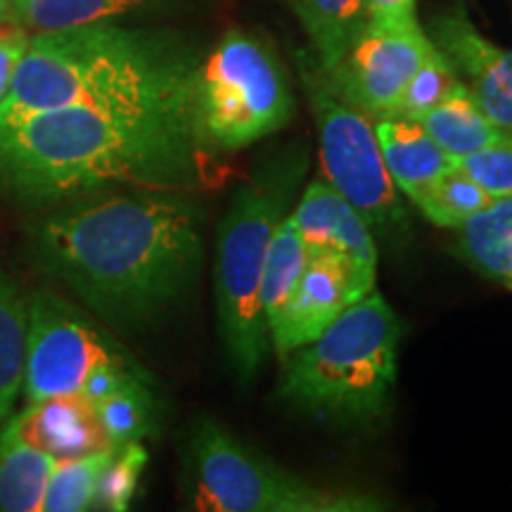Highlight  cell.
I'll use <instances>...</instances> for the list:
<instances>
[{
	"instance_id": "1",
	"label": "cell",
	"mask_w": 512,
	"mask_h": 512,
	"mask_svg": "<svg viewBox=\"0 0 512 512\" xmlns=\"http://www.w3.org/2000/svg\"><path fill=\"white\" fill-rule=\"evenodd\" d=\"M204 219L190 190L98 192L50 209L31 235V254L93 316L136 330L197 283Z\"/></svg>"
},
{
	"instance_id": "2",
	"label": "cell",
	"mask_w": 512,
	"mask_h": 512,
	"mask_svg": "<svg viewBox=\"0 0 512 512\" xmlns=\"http://www.w3.org/2000/svg\"><path fill=\"white\" fill-rule=\"evenodd\" d=\"M211 159L190 105L62 107L0 133V185L38 209L114 188L195 192L211 181Z\"/></svg>"
},
{
	"instance_id": "3",
	"label": "cell",
	"mask_w": 512,
	"mask_h": 512,
	"mask_svg": "<svg viewBox=\"0 0 512 512\" xmlns=\"http://www.w3.org/2000/svg\"><path fill=\"white\" fill-rule=\"evenodd\" d=\"M200 48L183 34L124 22L38 31L29 36L8 98L0 102V133L31 114L62 107L190 105Z\"/></svg>"
},
{
	"instance_id": "4",
	"label": "cell",
	"mask_w": 512,
	"mask_h": 512,
	"mask_svg": "<svg viewBox=\"0 0 512 512\" xmlns=\"http://www.w3.org/2000/svg\"><path fill=\"white\" fill-rule=\"evenodd\" d=\"M401 335L396 311L370 290L313 342L280 361V399L339 425H380L392 411Z\"/></svg>"
},
{
	"instance_id": "5",
	"label": "cell",
	"mask_w": 512,
	"mask_h": 512,
	"mask_svg": "<svg viewBox=\"0 0 512 512\" xmlns=\"http://www.w3.org/2000/svg\"><path fill=\"white\" fill-rule=\"evenodd\" d=\"M304 174L302 150L266 159L235 190L216 226V320L230 366L242 380H252L271 351L261 306V275L275 228L290 214L294 190Z\"/></svg>"
},
{
	"instance_id": "6",
	"label": "cell",
	"mask_w": 512,
	"mask_h": 512,
	"mask_svg": "<svg viewBox=\"0 0 512 512\" xmlns=\"http://www.w3.org/2000/svg\"><path fill=\"white\" fill-rule=\"evenodd\" d=\"M297 114L290 79L264 38L230 29L197 64L190 119L211 155L240 152L292 124Z\"/></svg>"
},
{
	"instance_id": "7",
	"label": "cell",
	"mask_w": 512,
	"mask_h": 512,
	"mask_svg": "<svg viewBox=\"0 0 512 512\" xmlns=\"http://www.w3.org/2000/svg\"><path fill=\"white\" fill-rule=\"evenodd\" d=\"M183 498L200 512H375L380 498L332 491L294 475L204 418L183 453Z\"/></svg>"
},
{
	"instance_id": "8",
	"label": "cell",
	"mask_w": 512,
	"mask_h": 512,
	"mask_svg": "<svg viewBox=\"0 0 512 512\" xmlns=\"http://www.w3.org/2000/svg\"><path fill=\"white\" fill-rule=\"evenodd\" d=\"M299 76L316 119L325 181L361 214L375 238L403 242L408 238V214L384 166L375 121L332 95L320 79L318 64L299 60Z\"/></svg>"
},
{
	"instance_id": "9",
	"label": "cell",
	"mask_w": 512,
	"mask_h": 512,
	"mask_svg": "<svg viewBox=\"0 0 512 512\" xmlns=\"http://www.w3.org/2000/svg\"><path fill=\"white\" fill-rule=\"evenodd\" d=\"M128 363L136 361L74 302L50 290L31 294L22 382L27 403L81 392L95 370Z\"/></svg>"
},
{
	"instance_id": "10",
	"label": "cell",
	"mask_w": 512,
	"mask_h": 512,
	"mask_svg": "<svg viewBox=\"0 0 512 512\" xmlns=\"http://www.w3.org/2000/svg\"><path fill=\"white\" fill-rule=\"evenodd\" d=\"M432 48L422 24L399 31L368 24L335 67L318 72L332 95L375 121L396 114L403 88Z\"/></svg>"
},
{
	"instance_id": "11",
	"label": "cell",
	"mask_w": 512,
	"mask_h": 512,
	"mask_svg": "<svg viewBox=\"0 0 512 512\" xmlns=\"http://www.w3.org/2000/svg\"><path fill=\"white\" fill-rule=\"evenodd\" d=\"M368 292L347 256H309L283 316L268 330L275 356L285 361L292 351L313 342L335 323L339 313Z\"/></svg>"
},
{
	"instance_id": "12",
	"label": "cell",
	"mask_w": 512,
	"mask_h": 512,
	"mask_svg": "<svg viewBox=\"0 0 512 512\" xmlns=\"http://www.w3.org/2000/svg\"><path fill=\"white\" fill-rule=\"evenodd\" d=\"M427 36L456 67L489 119L512 128V50L498 48L479 34L460 5L434 15Z\"/></svg>"
},
{
	"instance_id": "13",
	"label": "cell",
	"mask_w": 512,
	"mask_h": 512,
	"mask_svg": "<svg viewBox=\"0 0 512 512\" xmlns=\"http://www.w3.org/2000/svg\"><path fill=\"white\" fill-rule=\"evenodd\" d=\"M290 219L302 238L306 254H339L354 264L358 278L375 290L377 242L361 214L325 178L306 185Z\"/></svg>"
},
{
	"instance_id": "14",
	"label": "cell",
	"mask_w": 512,
	"mask_h": 512,
	"mask_svg": "<svg viewBox=\"0 0 512 512\" xmlns=\"http://www.w3.org/2000/svg\"><path fill=\"white\" fill-rule=\"evenodd\" d=\"M3 432L53 460L81 458L114 448L98 408L83 392L31 401L22 413H12L3 422Z\"/></svg>"
},
{
	"instance_id": "15",
	"label": "cell",
	"mask_w": 512,
	"mask_h": 512,
	"mask_svg": "<svg viewBox=\"0 0 512 512\" xmlns=\"http://www.w3.org/2000/svg\"><path fill=\"white\" fill-rule=\"evenodd\" d=\"M195 0H12L8 22L29 34L176 15Z\"/></svg>"
},
{
	"instance_id": "16",
	"label": "cell",
	"mask_w": 512,
	"mask_h": 512,
	"mask_svg": "<svg viewBox=\"0 0 512 512\" xmlns=\"http://www.w3.org/2000/svg\"><path fill=\"white\" fill-rule=\"evenodd\" d=\"M375 138L396 190L411 202L456 164V159L434 143L420 121L399 114L375 119Z\"/></svg>"
},
{
	"instance_id": "17",
	"label": "cell",
	"mask_w": 512,
	"mask_h": 512,
	"mask_svg": "<svg viewBox=\"0 0 512 512\" xmlns=\"http://www.w3.org/2000/svg\"><path fill=\"white\" fill-rule=\"evenodd\" d=\"M420 124L434 143L453 159L484 150L510 131L489 119L463 79L434 110L420 119Z\"/></svg>"
},
{
	"instance_id": "18",
	"label": "cell",
	"mask_w": 512,
	"mask_h": 512,
	"mask_svg": "<svg viewBox=\"0 0 512 512\" xmlns=\"http://www.w3.org/2000/svg\"><path fill=\"white\" fill-rule=\"evenodd\" d=\"M456 230L460 259L484 278L508 285L512 278V197H496Z\"/></svg>"
},
{
	"instance_id": "19",
	"label": "cell",
	"mask_w": 512,
	"mask_h": 512,
	"mask_svg": "<svg viewBox=\"0 0 512 512\" xmlns=\"http://www.w3.org/2000/svg\"><path fill=\"white\" fill-rule=\"evenodd\" d=\"M302 24L316 64L330 69L368 27L366 0H285Z\"/></svg>"
},
{
	"instance_id": "20",
	"label": "cell",
	"mask_w": 512,
	"mask_h": 512,
	"mask_svg": "<svg viewBox=\"0 0 512 512\" xmlns=\"http://www.w3.org/2000/svg\"><path fill=\"white\" fill-rule=\"evenodd\" d=\"M29 299L17 280L0 268V425L15 411L27 361Z\"/></svg>"
},
{
	"instance_id": "21",
	"label": "cell",
	"mask_w": 512,
	"mask_h": 512,
	"mask_svg": "<svg viewBox=\"0 0 512 512\" xmlns=\"http://www.w3.org/2000/svg\"><path fill=\"white\" fill-rule=\"evenodd\" d=\"M55 460L0 432V510L38 512Z\"/></svg>"
},
{
	"instance_id": "22",
	"label": "cell",
	"mask_w": 512,
	"mask_h": 512,
	"mask_svg": "<svg viewBox=\"0 0 512 512\" xmlns=\"http://www.w3.org/2000/svg\"><path fill=\"white\" fill-rule=\"evenodd\" d=\"M306 261H309V254H306L304 242L299 238L290 214H287L275 228L266 254L264 275H261V306H264L268 330L283 316L294 287L302 278Z\"/></svg>"
},
{
	"instance_id": "23",
	"label": "cell",
	"mask_w": 512,
	"mask_h": 512,
	"mask_svg": "<svg viewBox=\"0 0 512 512\" xmlns=\"http://www.w3.org/2000/svg\"><path fill=\"white\" fill-rule=\"evenodd\" d=\"M494 200L475 178L453 164L413 204L434 226L456 230Z\"/></svg>"
},
{
	"instance_id": "24",
	"label": "cell",
	"mask_w": 512,
	"mask_h": 512,
	"mask_svg": "<svg viewBox=\"0 0 512 512\" xmlns=\"http://www.w3.org/2000/svg\"><path fill=\"white\" fill-rule=\"evenodd\" d=\"M95 408L114 448L128 441H140L155 425V396L150 389V377H131L112 394L95 401Z\"/></svg>"
},
{
	"instance_id": "25",
	"label": "cell",
	"mask_w": 512,
	"mask_h": 512,
	"mask_svg": "<svg viewBox=\"0 0 512 512\" xmlns=\"http://www.w3.org/2000/svg\"><path fill=\"white\" fill-rule=\"evenodd\" d=\"M114 451V448H112ZM112 451L91 453L81 458L55 460L50 470L43 508L46 512H83L93 510L95 489L102 467L107 465Z\"/></svg>"
},
{
	"instance_id": "26",
	"label": "cell",
	"mask_w": 512,
	"mask_h": 512,
	"mask_svg": "<svg viewBox=\"0 0 512 512\" xmlns=\"http://www.w3.org/2000/svg\"><path fill=\"white\" fill-rule=\"evenodd\" d=\"M147 463H150V453L143 441H128V444L114 448L100 472L93 510L124 512L131 508Z\"/></svg>"
},
{
	"instance_id": "27",
	"label": "cell",
	"mask_w": 512,
	"mask_h": 512,
	"mask_svg": "<svg viewBox=\"0 0 512 512\" xmlns=\"http://www.w3.org/2000/svg\"><path fill=\"white\" fill-rule=\"evenodd\" d=\"M460 83V76L446 55L434 46L432 53L422 60V64L415 69L411 81L403 88V95L396 107L399 117L420 121L427 112L434 110L441 100Z\"/></svg>"
},
{
	"instance_id": "28",
	"label": "cell",
	"mask_w": 512,
	"mask_h": 512,
	"mask_svg": "<svg viewBox=\"0 0 512 512\" xmlns=\"http://www.w3.org/2000/svg\"><path fill=\"white\" fill-rule=\"evenodd\" d=\"M456 164L475 178L491 197H512V128L498 143L458 157Z\"/></svg>"
},
{
	"instance_id": "29",
	"label": "cell",
	"mask_w": 512,
	"mask_h": 512,
	"mask_svg": "<svg viewBox=\"0 0 512 512\" xmlns=\"http://www.w3.org/2000/svg\"><path fill=\"white\" fill-rule=\"evenodd\" d=\"M368 24L380 29H413L420 27L415 0H366Z\"/></svg>"
},
{
	"instance_id": "30",
	"label": "cell",
	"mask_w": 512,
	"mask_h": 512,
	"mask_svg": "<svg viewBox=\"0 0 512 512\" xmlns=\"http://www.w3.org/2000/svg\"><path fill=\"white\" fill-rule=\"evenodd\" d=\"M29 31L24 29H10L8 34L0 36V102L8 98L12 81H15L19 62H22L24 53L29 46Z\"/></svg>"
},
{
	"instance_id": "31",
	"label": "cell",
	"mask_w": 512,
	"mask_h": 512,
	"mask_svg": "<svg viewBox=\"0 0 512 512\" xmlns=\"http://www.w3.org/2000/svg\"><path fill=\"white\" fill-rule=\"evenodd\" d=\"M10 3H12V0H0V19L8 17V8H10ZM5 22H8V19H5Z\"/></svg>"
},
{
	"instance_id": "32",
	"label": "cell",
	"mask_w": 512,
	"mask_h": 512,
	"mask_svg": "<svg viewBox=\"0 0 512 512\" xmlns=\"http://www.w3.org/2000/svg\"><path fill=\"white\" fill-rule=\"evenodd\" d=\"M10 29H15V27H12L10 22H5V19H0V36H5V34H8Z\"/></svg>"
},
{
	"instance_id": "33",
	"label": "cell",
	"mask_w": 512,
	"mask_h": 512,
	"mask_svg": "<svg viewBox=\"0 0 512 512\" xmlns=\"http://www.w3.org/2000/svg\"><path fill=\"white\" fill-rule=\"evenodd\" d=\"M505 287H508V290H512V278L508 280V285H505Z\"/></svg>"
}]
</instances>
